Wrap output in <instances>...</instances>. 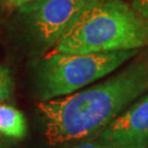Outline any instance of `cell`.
Segmentation results:
<instances>
[{"label": "cell", "mask_w": 148, "mask_h": 148, "mask_svg": "<svg viewBox=\"0 0 148 148\" xmlns=\"http://www.w3.org/2000/svg\"><path fill=\"white\" fill-rule=\"evenodd\" d=\"M12 82L8 70L0 66V102L8 99L11 95Z\"/></svg>", "instance_id": "52a82bcc"}, {"label": "cell", "mask_w": 148, "mask_h": 148, "mask_svg": "<svg viewBox=\"0 0 148 148\" xmlns=\"http://www.w3.org/2000/svg\"><path fill=\"white\" fill-rule=\"evenodd\" d=\"M99 139L111 148H147L148 93L101 131Z\"/></svg>", "instance_id": "277c9868"}, {"label": "cell", "mask_w": 148, "mask_h": 148, "mask_svg": "<svg viewBox=\"0 0 148 148\" xmlns=\"http://www.w3.org/2000/svg\"><path fill=\"white\" fill-rule=\"evenodd\" d=\"M134 8L148 19V0H134Z\"/></svg>", "instance_id": "ba28073f"}, {"label": "cell", "mask_w": 148, "mask_h": 148, "mask_svg": "<svg viewBox=\"0 0 148 148\" xmlns=\"http://www.w3.org/2000/svg\"><path fill=\"white\" fill-rule=\"evenodd\" d=\"M137 49L89 54L49 53L42 70V101L77 92L113 73Z\"/></svg>", "instance_id": "3957f363"}, {"label": "cell", "mask_w": 148, "mask_h": 148, "mask_svg": "<svg viewBox=\"0 0 148 148\" xmlns=\"http://www.w3.org/2000/svg\"><path fill=\"white\" fill-rule=\"evenodd\" d=\"M147 148H148V146H147Z\"/></svg>", "instance_id": "7c38bea8"}, {"label": "cell", "mask_w": 148, "mask_h": 148, "mask_svg": "<svg viewBox=\"0 0 148 148\" xmlns=\"http://www.w3.org/2000/svg\"><path fill=\"white\" fill-rule=\"evenodd\" d=\"M27 123L21 111L7 104H0V134L12 138L24 137Z\"/></svg>", "instance_id": "8992f818"}, {"label": "cell", "mask_w": 148, "mask_h": 148, "mask_svg": "<svg viewBox=\"0 0 148 148\" xmlns=\"http://www.w3.org/2000/svg\"><path fill=\"white\" fill-rule=\"evenodd\" d=\"M148 46V19L122 0H89L51 53L89 54Z\"/></svg>", "instance_id": "7a4b0ae2"}, {"label": "cell", "mask_w": 148, "mask_h": 148, "mask_svg": "<svg viewBox=\"0 0 148 148\" xmlns=\"http://www.w3.org/2000/svg\"><path fill=\"white\" fill-rule=\"evenodd\" d=\"M0 148H2V144H1V139H0Z\"/></svg>", "instance_id": "8fae6325"}, {"label": "cell", "mask_w": 148, "mask_h": 148, "mask_svg": "<svg viewBox=\"0 0 148 148\" xmlns=\"http://www.w3.org/2000/svg\"><path fill=\"white\" fill-rule=\"evenodd\" d=\"M8 5H12V7H23L29 3H33L37 0H5Z\"/></svg>", "instance_id": "9c48e42d"}, {"label": "cell", "mask_w": 148, "mask_h": 148, "mask_svg": "<svg viewBox=\"0 0 148 148\" xmlns=\"http://www.w3.org/2000/svg\"><path fill=\"white\" fill-rule=\"evenodd\" d=\"M147 91L148 60H143L80 92L42 101L37 106L46 139L57 145L98 134Z\"/></svg>", "instance_id": "6da1fadb"}, {"label": "cell", "mask_w": 148, "mask_h": 148, "mask_svg": "<svg viewBox=\"0 0 148 148\" xmlns=\"http://www.w3.org/2000/svg\"><path fill=\"white\" fill-rule=\"evenodd\" d=\"M74 148H111L106 145H95V144H86V145H81V146H77Z\"/></svg>", "instance_id": "30bf717a"}, {"label": "cell", "mask_w": 148, "mask_h": 148, "mask_svg": "<svg viewBox=\"0 0 148 148\" xmlns=\"http://www.w3.org/2000/svg\"><path fill=\"white\" fill-rule=\"evenodd\" d=\"M89 0H37L33 2V21L46 44H55Z\"/></svg>", "instance_id": "5b68a950"}]
</instances>
